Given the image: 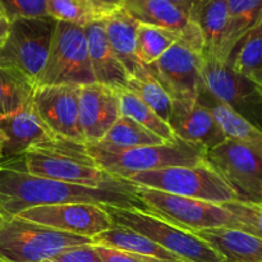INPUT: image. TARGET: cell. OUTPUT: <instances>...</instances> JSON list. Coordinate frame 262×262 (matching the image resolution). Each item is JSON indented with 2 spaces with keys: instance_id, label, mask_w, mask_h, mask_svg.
I'll use <instances>...</instances> for the list:
<instances>
[{
  "instance_id": "obj_11",
  "label": "cell",
  "mask_w": 262,
  "mask_h": 262,
  "mask_svg": "<svg viewBox=\"0 0 262 262\" xmlns=\"http://www.w3.org/2000/svg\"><path fill=\"white\" fill-rule=\"evenodd\" d=\"M202 51L179 40L155 63L146 66L171 100H199L204 92L201 78Z\"/></svg>"
},
{
  "instance_id": "obj_12",
  "label": "cell",
  "mask_w": 262,
  "mask_h": 262,
  "mask_svg": "<svg viewBox=\"0 0 262 262\" xmlns=\"http://www.w3.org/2000/svg\"><path fill=\"white\" fill-rule=\"evenodd\" d=\"M31 106L59 140L84 145L78 117L79 86L51 84L35 87Z\"/></svg>"
},
{
  "instance_id": "obj_8",
  "label": "cell",
  "mask_w": 262,
  "mask_h": 262,
  "mask_svg": "<svg viewBox=\"0 0 262 262\" xmlns=\"http://www.w3.org/2000/svg\"><path fill=\"white\" fill-rule=\"evenodd\" d=\"M90 83H95V78L84 27L56 20L50 50L37 86L72 84L81 87Z\"/></svg>"
},
{
  "instance_id": "obj_32",
  "label": "cell",
  "mask_w": 262,
  "mask_h": 262,
  "mask_svg": "<svg viewBox=\"0 0 262 262\" xmlns=\"http://www.w3.org/2000/svg\"><path fill=\"white\" fill-rule=\"evenodd\" d=\"M234 220L235 229L255 235L262 239V202L237 200L223 204Z\"/></svg>"
},
{
  "instance_id": "obj_33",
  "label": "cell",
  "mask_w": 262,
  "mask_h": 262,
  "mask_svg": "<svg viewBox=\"0 0 262 262\" xmlns=\"http://www.w3.org/2000/svg\"><path fill=\"white\" fill-rule=\"evenodd\" d=\"M48 15L58 22L86 26L97 19L92 10L81 0H46Z\"/></svg>"
},
{
  "instance_id": "obj_41",
  "label": "cell",
  "mask_w": 262,
  "mask_h": 262,
  "mask_svg": "<svg viewBox=\"0 0 262 262\" xmlns=\"http://www.w3.org/2000/svg\"><path fill=\"white\" fill-rule=\"evenodd\" d=\"M41 262H56V261H54V260H45V261H41Z\"/></svg>"
},
{
  "instance_id": "obj_3",
  "label": "cell",
  "mask_w": 262,
  "mask_h": 262,
  "mask_svg": "<svg viewBox=\"0 0 262 262\" xmlns=\"http://www.w3.org/2000/svg\"><path fill=\"white\" fill-rule=\"evenodd\" d=\"M86 150L102 170L122 181H128L130 177L146 171L171 166H192L207 160L206 148L181 138L115 152H105L89 146Z\"/></svg>"
},
{
  "instance_id": "obj_15",
  "label": "cell",
  "mask_w": 262,
  "mask_h": 262,
  "mask_svg": "<svg viewBox=\"0 0 262 262\" xmlns=\"http://www.w3.org/2000/svg\"><path fill=\"white\" fill-rule=\"evenodd\" d=\"M60 141L33 112L31 104L0 115V161L23 156L30 148Z\"/></svg>"
},
{
  "instance_id": "obj_9",
  "label": "cell",
  "mask_w": 262,
  "mask_h": 262,
  "mask_svg": "<svg viewBox=\"0 0 262 262\" xmlns=\"http://www.w3.org/2000/svg\"><path fill=\"white\" fill-rule=\"evenodd\" d=\"M143 210L165 222L197 232L210 228H234V220L223 205L136 186Z\"/></svg>"
},
{
  "instance_id": "obj_37",
  "label": "cell",
  "mask_w": 262,
  "mask_h": 262,
  "mask_svg": "<svg viewBox=\"0 0 262 262\" xmlns=\"http://www.w3.org/2000/svg\"><path fill=\"white\" fill-rule=\"evenodd\" d=\"M92 10L97 19H102L114 10L123 7L124 0H81Z\"/></svg>"
},
{
  "instance_id": "obj_17",
  "label": "cell",
  "mask_w": 262,
  "mask_h": 262,
  "mask_svg": "<svg viewBox=\"0 0 262 262\" xmlns=\"http://www.w3.org/2000/svg\"><path fill=\"white\" fill-rule=\"evenodd\" d=\"M177 138L202 146L207 151L227 141L211 109L199 100H174L168 120Z\"/></svg>"
},
{
  "instance_id": "obj_29",
  "label": "cell",
  "mask_w": 262,
  "mask_h": 262,
  "mask_svg": "<svg viewBox=\"0 0 262 262\" xmlns=\"http://www.w3.org/2000/svg\"><path fill=\"white\" fill-rule=\"evenodd\" d=\"M117 94L119 97L120 114L133 119L138 124L158 135L163 140H176L177 137L174 136L169 123L159 117L150 106H147L142 100L138 99L133 92H130L127 89H122L117 90Z\"/></svg>"
},
{
  "instance_id": "obj_21",
  "label": "cell",
  "mask_w": 262,
  "mask_h": 262,
  "mask_svg": "<svg viewBox=\"0 0 262 262\" xmlns=\"http://www.w3.org/2000/svg\"><path fill=\"white\" fill-rule=\"evenodd\" d=\"M202 37V55L216 59L228 28L227 0H199L189 14Z\"/></svg>"
},
{
  "instance_id": "obj_1",
  "label": "cell",
  "mask_w": 262,
  "mask_h": 262,
  "mask_svg": "<svg viewBox=\"0 0 262 262\" xmlns=\"http://www.w3.org/2000/svg\"><path fill=\"white\" fill-rule=\"evenodd\" d=\"M60 204L143 209L136 186L133 188L82 186L33 176L18 168L12 160L0 161V212L18 215L31 207Z\"/></svg>"
},
{
  "instance_id": "obj_31",
  "label": "cell",
  "mask_w": 262,
  "mask_h": 262,
  "mask_svg": "<svg viewBox=\"0 0 262 262\" xmlns=\"http://www.w3.org/2000/svg\"><path fill=\"white\" fill-rule=\"evenodd\" d=\"M35 86L12 69L0 67V115L14 113L31 104Z\"/></svg>"
},
{
  "instance_id": "obj_7",
  "label": "cell",
  "mask_w": 262,
  "mask_h": 262,
  "mask_svg": "<svg viewBox=\"0 0 262 262\" xmlns=\"http://www.w3.org/2000/svg\"><path fill=\"white\" fill-rule=\"evenodd\" d=\"M50 17L23 18L9 23V30L0 42V67L12 69L37 86L55 30Z\"/></svg>"
},
{
  "instance_id": "obj_20",
  "label": "cell",
  "mask_w": 262,
  "mask_h": 262,
  "mask_svg": "<svg viewBox=\"0 0 262 262\" xmlns=\"http://www.w3.org/2000/svg\"><path fill=\"white\" fill-rule=\"evenodd\" d=\"M228 262H262V239L235 228H210L192 232Z\"/></svg>"
},
{
  "instance_id": "obj_38",
  "label": "cell",
  "mask_w": 262,
  "mask_h": 262,
  "mask_svg": "<svg viewBox=\"0 0 262 262\" xmlns=\"http://www.w3.org/2000/svg\"><path fill=\"white\" fill-rule=\"evenodd\" d=\"M169 2H171L176 7H178L179 9H181L184 14L188 15L189 18V14H191L192 9H193L194 5L197 4L199 0H169Z\"/></svg>"
},
{
  "instance_id": "obj_40",
  "label": "cell",
  "mask_w": 262,
  "mask_h": 262,
  "mask_svg": "<svg viewBox=\"0 0 262 262\" xmlns=\"http://www.w3.org/2000/svg\"><path fill=\"white\" fill-rule=\"evenodd\" d=\"M248 35H256V36H260V37H262V15H261L260 20L257 22V25L252 28V31H251Z\"/></svg>"
},
{
  "instance_id": "obj_27",
  "label": "cell",
  "mask_w": 262,
  "mask_h": 262,
  "mask_svg": "<svg viewBox=\"0 0 262 262\" xmlns=\"http://www.w3.org/2000/svg\"><path fill=\"white\" fill-rule=\"evenodd\" d=\"M127 90L133 92L138 99H141L147 106H150L159 117L168 122L173 100L164 90V87L159 83L158 79L150 73L147 67L143 66L129 77Z\"/></svg>"
},
{
  "instance_id": "obj_39",
  "label": "cell",
  "mask_w": 262,
  "mask_h": 262,
  "mask_svg": "<svg viewBox=\"0 0 262 262\" xmlns=\"http://www.w3.org/2000/svg\"><path fill=\"white\" fill-rule=\"evenodd\" d=\"M8 30H9V22H8L7 18L4 17V14H3L2 10H0V42L5 38Z\"/></svg>"
},
{
  "instance_id": "obj_13",
  "label": "cell",
  "mask_w": 262,
  "mask_h": 262,
  "mask_svg": "<svg viewBox=\"0 0 262 262\" xmlns=\"http://www.w3.org/2000/svg\"><path fill=\"white\" fill-rule=\"evenodd\" d=\"M212 168L234 188L241 200L262 202V158L251 148L227 140L206 152Z\"/></svg>"
},
{
  "instance_id": "obj_36",
  "label": "cell",
  "mask_w": 262,
  "mask_h": 262,
  "mask_svg": "<svg viewBox=\"0 0 262 262\" xmlns=\"http://www.w3.org/2000/svg\"><path fill=\"white\" fill-rule=\"evenodd\" d=\"M56 262H104L94 247V243L68 248L53 258Z\"/></svg>"
},
{
  "instance_id": "obj_10",
  "label": "cell",
  "mask_w": 262,
  "mask_h": 262,
  "mask_svg": "<svg viewBox=\"0 0 262 262\" xmlns=\"http://www.w3.org/2000/svg\"><path fill=\"white\" fill-rule=\"evenodd\" d=\"M201 78L204 91L214 100L233 107L262 130V96L252 83L235 73L229 64L202 55Z\"/></svg>"
},
{
  "instance_id": "obj_16",
  "label": "cell",
  "mask_w": 262,
  "mask_h": 262,
  "mask_svg": "<svg viewBox=\"0 0 262 262\" xmlns=\"http://www.w3.org/2000/svg\"><path fill=\"white\" fill-rule=\"evenodd\" d=\"M117 90L90 83L79 87V127L84 145L97 143L120 117Z\"/></svg>"
},
{
  "instance_id": "obj_6",
  "label": "cell",
  "mask_w": 262,
  "mask_h": 262,
  "mask_svg": "<svg viewBox=\"0 0 262 262\" xmlns=\"http://www.w3.org/2000/svg\"><path fill=\"white\" fill-rule=\"evenodd\" d=\"M128 182L135 186L220 205L241 200L234 188L207 160L192 166H171L136 174Z\"/></svg>"
},
{
  "instance_id": "obj_2",
  "label": "cell",
  "mask_w": 262,
  "mask_h": 262,
  "mask_svg": "<svg viewBox=\"0 0 262 262\" xmlns=\"http://www.w3.org/2000/svg\"><path fill=\"white\" fill-rule=\"evenodd\" d=\"M22 160L23 170L33 176L90 187H135L130 182L114 178L102 170L82 143L63 140L43 143L30 148Z\"/></svg>"
},
{
  "instance_id": "obj_42",
  "label": "cell",
  "mask_w": 262,
  "mask_h": 262,
  "mask_svg": "<svg viewBox=\"0 0 262 262\" xmlns=\"http://www.w3.org/2000/svg\"><path fill=\"white\" fill-rule=\"evenodd\" d=\"M225 262H228V261H225Z\"/></svg>"
},
{
  "instance_id": "obj_24",
  "label": "cell",
  "mask_w": 262,
  "mask_h": 262,
  "mask_svg": "<svg viewBox=\"0 0 262 262\" xmlns=\"http://www.w3.org/2000/svg\"><path fill=\"white\" fill-rule=\"evenodd\" d=\"M92 243L105 247L117 248V250L128 251V252L138 253V255L148 256V257L158 258V260L166 262H186L178 256L173 255L168 250L161 247L160 245L154 241L148 239L145 235L135 232L128 228L115 225L112 229L97 234L92 238Z\"/></svg>"
},
{
  "instance_id": "obj_4",
  "label": "cell",
  "mask_w": 262,
  "mask_h": 262,
  "mask_svg": "<svg viewBox=\"0 0 262 262\" xmlns=\"http://www.w3.org/2000/svg\"><path fill=\"white\" fill-rule=\"evenodd\" d=\"M90 243H92L91 238L0 212V262L53 260L68 248Z\"/></svg>"
},
{
  "instance_id": "obj_14",
  "label": "cell",
  "mask_w": 262,
  "mask_h": 262,
  "mask_svg": "<svg viewBox=\"0 0 262 262\" xmlns=\"http://www.w3.org/2000/svg\"><path fill=\"white\" fill-rule=\"evenodd\" d=\"M15 216L91 239L114 227V223L104 206L92 204L36 206L27 209Z\"/></svg>"
},
{
  "instance_id": "obj_34",
  "label": "cell",
  "mask_w": 262,
  "mask_h": 262,
  "mask_svg": "<svg viewBox=\"0 0 262 262\" xmlns=\"http://www.w3.org/2000/svg\"><path fill=\"white\" fill-rule=\"evenodd\" d=\"M0 10L9 23L23 18L49 17L46 0H0Z\"/></svg>"
},
{
  "instance_id": "obj_35",
  "label": "cell",
  "mask_w": 262,
  "mask_h": 262,
  "mask_svg": "<svg viewBox=\"0 0 262 262\" xmlns=\"http://www.w3.org/2000/svg\"><path fill=\"white\" fill-rule=\"evenodd\" d=\"M95 250L99 253L104 262H166L148 256L138 255V253L128 252V251L117 250V248L105 247V246L94 245Z\"/></svg>"
},
{
  "instance_id": "obj_18",
  "label": "cell",
  "mask_w": 262,
  "mask_h": 262,
  "mask_svg": "<svg viewBox=\"0 0 262 262\" xmlns=\"http://www.w3.org/2000/svg\"><path fill=\"white\" fill-rule=\"evenodd\" d=\"M123 9L138 23L168 28L182 35V40L204 50L197 26L169 0H124Z\"/></svg>"
},
{
  "instance_id": "obj_25",
  "label": "cell",
  "mask_w": 262,
  "mask_h": 262,
  "mask_svg": "<svg viewBox=\"0 0 262 262\" xmlns=\"http://www.w3.org/2000/svg\"><path fill=\"white\" fill-rule=\"evenodd\" d=\"M166 142L158 135L146 129L130 118L120 115L119 119L105 133L104 137L94 145H86L105 152L128 150V148L141 147V146L160 145Z\"/></svg>"
},
{
  "instance_id": "obj_22",
  "label": "cell",
  "mask_w": 262,
  "mask_h": 262,
  "mask_svg": "<svg viewBox=\"0 0 262 262\" xmlns=\"http://www.w3.org/2000/svg\"><path fill=\"white\" fill-rule=\"evenodd\" d=\"M102 22L110 48L130 77L143 67L136 55V35L138 22L133 19L123 9V7L102 18Z\"/></svg>"
},
{
  "instance_id": "obj_26",
  "label": "cell",
  "mask_w": 262,
  "mask_h": 262,
  "mask_svg": "<svg viewBox=\"0 0 262 262\" xmlns=\"http://www.w3.org/2000/svg\"><path fill=\"white\" fill-rule=\"evenodd\" d=\"M227 140L234 141L262 158V130L233 107L215 100L209 106Z\"/></svg>"
},
{
  "instance_id": "obj_5",
  "label": "cell",
  "mask_w": 262,
  "mask_h": 262,
  "mask_svg": "<svg viewBox=\"0 0 262 262\" xmlns=\"http://www.w3.org/2000/svg\"><path fill=\"white\" fill-rule=\"evenodd\" d=\"M113 223L154 241L186 262H225L214 248L194 233L165 222L140 207L104 206Z\"/></svg>"
},
{
  "instance_id": "obj_19",
  "label": "cell",
  "mask_w": 262,
  "mask_h": 262,
  "mask_svg": "<svg viewBox=\"0 0 262 262\" xmlns=\"http://www.w3.org/2000/svg\"><path fill=\"white\" fill-rule=\"evenodd\" d=\"M83 27L95 82L113 90L127 89L129 73L110 48L102 19L92 20Z\"/></svg>"
},
{
  "instance_id": "obj_30",
  "label": "cell",
  "mask_w": 262,
  "mask_h": 262,
  "mask_svg": "<svg viewBox=\"0 0 262 262\" xmlns=\"http://www.w3.org/2000/svg\"><path fill=\"white\" fill-rule=\"evenodd\" d=\"M229 67L252 83L262 96V37L246 36L233 53Z\"/></svg>"
},
{
  "instance_id": "obj_23",
  "label": "cell",
  "mask_w": 262,
  "mask_h": 262,
  "mask_svg": "<svg viewBox=\"0 0 262 262\" xmlns=\"http://www.w3.org/2000/svg\"><path fill=\"white\" fill-rule=\"evenodd\" d=\"M228 28L216 60L229 64L235 49L257 25L262 15V0H227Z\"/></svg>"
},
{
  "instance_id": "obj_28",
  "label": "cell",
  "mask_w": 262,
  "mask_h": 262,
  "mask_svg": "<svg viewBox=\"0 0 262 262\" xmlns=\"http://www.w3.org/2000/svg\"><path fill=\"white\" fill-rule=\"evenodd\" d=\"M179 40H182L181 33L168 28L138 23L136 35V55L143 66H150Z\"/></svg>"
}]
</instances>
